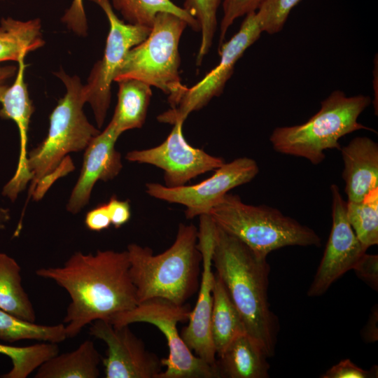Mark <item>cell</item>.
<instances>
[{"label":"cell","mask_w":378,"mask_h":378,"mask_svg":"<svg viewBox=\"0 0 378 378\" xmlns=\"http://www.w3.org/2000/svg\"><path fill=\"white\" fill-rule=\"evenodd\" d=\"M210 332L218 356L235 337L247 332L238 310L224 285L216 275Z\"/></svg>","instance_id":"22"},{"label":"cell","mask_w":378,"mask_h":378,"mask_svg":"<svg viewBox=\"0 0 378 378\" xmlns=\"http://www.w3.org/2000/svg\"><path fill=\"white\" fill-rule=\"evenodd\" d=\"M346 214L354 232L365 246L378 244V188L359 202L346 201Z\"/></svg>","instance_id":"28"},{"label":"cell","mask_w":378,"mask_h":378,"mask_svg":"<svg viewBox=\"0 0 378 378\" xmlns=\"http://www.w3.org/2000/svg\"><path fill=\"white\" fill-rule=\"evenodd\" d=\"M300 0H264L256 10L263 32L280 31L288 16Z\"/></svg>","instance_id":"30"},{"label":"cell","mask_w":378,"mask_h":378,"mask_svg":"<svg viewBox=\"0 0 378 378\" xmlns=\"http://www.w3.org/2000/svg\"><path fill=\"white\" fill-rule=\"evenodd\" d=\"M113 9L118 11L129 24L151 27L156 15L169 13L185 20L195 31H199L195 19L183 8L172 0H109Z\"/></svg>","instance_id":"25"},{"label":"cell","mask_w":378,"mask_h":378,"mask_svg":"<svg viewBox=\"0 0 378 378\" xmlns=\"http://www.w3.org/2000/svg\"><path fill=\"white\" fill-rule=\"evenodd\" d=\"M67 338L64 323L36 324L0 309V340L15 342L23 340L60 343Z\"/></svg>","instance_id":"26"},{"label":"cell","mask_w":378,"mask_h":378,"mask_svg":"<svg viewBox=\"0 0 378 378\" xmlns=\"http://www.w3.org/2000/svg\"><path fill=\"white\" fill-rule=\"evenodd\" d=\"M120 134L111 122L85 148L78 179L71 192L67 210L78 213L89 202L97 181L113 179L122 168L121 155L115 148Z\"/></svg>","instance_id":"17"},{"label":"cell","mask_w":378,"mask_h":378,"mask_svg":"<svg viewBox=\"0 0 378 378\" xmlns=\"http://www.w3.org/2000/svg\"><path fill=\"white\" fill-rule=\"evenodd\" d=\"M264 0H223V17L220 24L219 48L227 31L237 18L255 11Z\"/></svg>","instance_id":"31"},{"label":"cell","mask_w":378,"mask_h":378,"mask_svg":"<svg viewBox=\"0 0 378 378\" xmlns=\"http://www.w3.org/2000/svg\"><path fill=\"white\" fill-rule=\"evenodd\" d=\"M207 215L216 225L262 257L286 246L321 245V237L311 227L276 208L246 204L237 195L225 194Z\"/></svg>","instance_id":"5"},{"label":"cell","mask_w":378,"mask_h":378,"mask_svg":"<svg viewBox=\"0 0 378 378\" xmlns=\"http://www.w3.org/2000/svg\"><path fill=\"white\" fill-rule=\"evenodd\" d=\"M0 1H4V0H0Z\"/></svg>","instance_id":"40"},{"label":"cell","mask_w":378,"mask_h":378,"mask_svg":"<svg viewBox=\"0 0 378 378\" xmlns=\"http://www.w3.org/2000/svg\"><path fill=\"white\" fill-rule=\"evenodd\" d=\"M45 44L38 18L22 21L10 17L0 22V63L18 61Z\"/></svg>","instance_id":"23"},{"label":"cell","mask_w":378,"mask_h":378,"mask_svg":"<svg viewBox=\"0 0 378 378\" xmlns=\"http://www.w3.org/2000/svg\"><path fill=\"white\" fill-rule=\"evenodd\" d=\"M35 272L54 281L70 297L63 320L67 338L76 337L94 321H109L138 304L127 250H98L94 254L77 251L62 266Z\"/></svg>","instance_id":"1"},{"label":"cell","mask_w":378,"mask_h":378,"mask_svg":"<svg viewBox=\"0 0 378 378\" xmlns=\"http://www.w3.org/2000/svg\"><path fill=\"white\" fill-rule=\"evenodd\" d=\"M15 72H17V69L15 66H0V83L12 77Z\"/></svg>","instance_id":"39"},{"label":"cell","mask_w":378,"mask_h":378,"mask_svg":"<svg viewBox=\"0 0 378 378\" xmlns=\"http://www.w3.org/2000/svg\"><path fill=\"white\" fill-rule=\"evenodd\" d=\"M218 357L220 377H269V357L262 345L247 332L235 337Z\"/></svg>","instance_id":"19"},{"label":"cell","mask_w":378,"mask_h":378,"mask_svg":"<svg viewBox=\"0 0 378 378\" xmlns=\"http://www.w3.org/2000/svg\"><path fill=\"white\" fill-rule=\"evenodd\" d=\"M332 227L323 255L307 290L309 297L323 295L330 286L352 270L368 248L358 238L346 214V201L337 185L330 186Z\"/></svg>","instance_id":"13"},{"label":"cell","mask_w":378,"mask_h":378,"mask_svg":"<svg viewBox=\"0 0 378 378\" xmlns=\"http://www.w3.org/2000/svg\"><path fill=\"white\" fill-rule=\"evenodd\" d=\"M370 104L369 96L347 97L344 92L335 90L321 102L318 111L307 121L276 127L270 141L276 152L319 164L326 158V150H340L339 140L342 136L360 130L374 132L358 121Z\"/></svg>","instance_id":"4"},{"label":"cell","mask_w":378,"mask_h":378,"mask_svg":"<svg viewBox=\"0 0 378 378\" xmlns=\"http://www.w3.org/2000/svg\"><path fill=\"white\" fill-rule=\"evenodd\" d=\"M215 224L209 215L200 216L197 246L202 255V271L196 304L191 309L188 324L180 335L188 347L210 365L218 368L210 323L213 307L212 253Z\"/></svg>","instance_id":"14"},{"label":"cell","mask_w":378,"mask_h":378,"mask_svg":"<svg viewBox=\"0 0 378 378\" xmlns=\"http://www.w3.org/2000/svg\"><path fill=\"white\" fill-rule=\"evenodd\" d=\"M85 223L92 231L99 232L107 229L111 223L106 204L90 210L85 216Z\"/></svg>","instance_id":"37"},{"label":"cell","mask_w":378,"mask_h":378,"mask_svg":"<svg viewBox=\"0 0 378 378\" xmlns=\"http://www.w3.org/2000/svg\"><path fill=\"white\" fill-rule=\"evenodd\" d=\"M259 172L256 161L247 157L225 162L203 181L190 186L167 187L148 183L146 191L151 197L186 206L187 219L207 215L211 209L228 192L252 181Z\"/></svg>","instance_id":"11"},{"label":"cell","mask_w":378,"mask_h":378,"mask_svg":"<svg viewBox=\"0 0 378 378\" xmlns=\"http://www.w3.org/2000/svg\"><path fill=\"white\" fill-rule=\"evenodd\" d=\"M117 83L118 102L110 122L120 135L127 130L143 126L152 90L150 85L138 79L125 78Z\"/></svg>","instance_id":"21"},{"label":"cell","mask_w":378,"mask_h":378,"mask_svg":"<svg viewBox=\"0 0 378 378\" xmlns=\"http://www.w3.org/2000/svg\"><path fill=\"white\" fill-rule=\"evenodd\" d=\"M361 280L373 290H378V255L365 253L353 269Z\"/></svg>","instance_id":"34"},{"label":"cell","mask_w":378,"mask_h":378,"mask_svg":"<svg viewBox=\"0 0 378 378\" xmlns=\"http://www.w3.org/2000/svg\"><path fill=\"white\" fill-rule=\"evenodd\" d=\"M25 57L18 61V69L11 85L0 83V117L10 119L16 124L20 142V150L16 171L3 189V195L15 201L32 177L28 169L27 133L34 108L24 81L27 64Z\"/></svg>","instance_id":"16"},{"label":"cell","mask_w":378,"mask_h":378,"mask_svg":"<svg viewBox=\"0 0 378 378\" xmlns=\"http://www.w3.org/2000/svg\"><path fill=\"white\" fill-rule=\"evenodd\" d=\"M74 169V164L69 156L62 161L60 164L52 172L42 178L36 184L32 193L35 200L43 197L48 188L58 178L62 176Z\"/></svg>","instance_id":"35"},{"label":"cell","mask_w":378,"mask_h":378,"mask_svg":"<svg viewBox=\"0 0 378 378\" xmlns=\"http://www.w3.org/2000/svg\"><path fill=\"white\" fill-rule=\"evenodd\" d=\"M190 307L154 298L139 303L134 308L113 316L109 322L115 327L134 323H148L157 327L167 341L169 356L161 358L166 369L157 378H220L218 368L197 356L178 333L177 324L188 320Z\"/></svg>","instance_id":"8"},{"label":"cell","mask_w":378,"mask_h":378,"mask_svg":"<svg viewBox=\"0 0 378 378\" xmlns=\"http://www.w3.org/2000/svg\"><path fill=\"white\" fill-rule=\"evenodd\" d=\"M104 12L108 23L104 55L93 66L83 85L86 102L90 104L98 127H102L111 103V85L128 51L142 42L151 27L125 22L115 13L109 0H90Z\"/></svg>","instance_id":"9"},{"label":"cell","mask_w":378,"mask_h":378,"mask_svg":"<svg viewBox=\"0 0 378 378\" xmlns=\"http://www.w3.org/2000/svg\"><path fill=\"white\" fill-rule=\"evenodd\" d=\"M362 337L365 342H374L378 340V309L376 305L371 312L369 319L362 330Z\"/></svg>","instance_id":"38"},{"label":"cell","mask_w":378,"mask_h":378,"mask_svg":"<svg viewBox=\"0 0 378 378\" xmlns=\"http://www.w3.org/2000/svg\"><path fill=\"white\" fill-rule=\"evenodd\" d=\"M89 332L107 346L102 359L106 378H157L162 372L161 359L146 349L129 326L115 327L108 321L97 320Z\"/></svg>","instance_id":"15"},{"label":"cell","mask_w":378,"mask_h":378,"mask_svg":"<svg viewBox=\"0 0 378 378\" xmlns=\"http://www.w3.org/2000/svg\"><path fill=\"white\" fill-rule=\"evenodd\" d=\"M370 370H363L349 359L341 360L321 376L322 378H369L377 375V366Z\"/></svg>","instance_id":"33"},{"label":"cell","mask_w":378,"mask_h":378,"mask_svg":"<svg viewBox=\"0 0 378 378\" xmlns=\"http://www.w3.org/2000/svg\"><path fill=\"white\" fill-rule=\"evenodd\" d=\"M0 309L35 322L36 313L22 285L21 267L8 255L0 252Z\"/></svg>","instance_id":"24"},{"label":"cell","mask_w":378,"mask_h":378,"mask_svg":"<svg viewBox=\"0 0 378 378\" xmlns=\"http://www.w3.org/2000/svg\"><path fill=\"white\" fill-rule=\"evenodd\" d=\"M106 205L111 223L115 228L120 227L129 221L131 211L128 201H121L113 196Z\"/></svg>","instance_id":"36"},{"label":"cell","mask_w":378,"mask_h":378,"mask_svg":"<svg viewBox=\"0 0 378 378\" xmlns=\"http://www.w3.org/2000/svg\"><path fill=\"white\" fill-rule=\"evenodd\" d=\"M221 0H184L183 8L197 21L201 33V41L196 57L200 65L209 52L217 27V13Z\"/></svg>","instance_id":"29"},{"label":"cell","mask_w":378,"mask_h":378,"mask_svg":"<svg viewBox=\"0 0 378 378\" xmlns=\"http://www.w3.org/2000/svg\"><path fill=\"white\" fill-rule=\"evenodd\" d=\"M101 356L94 342L83 341L74 351L59 353L37 369L35 378H97L100 372Z\"/></svg>","instance_id":"20"},{"label":"cell","mask_w":378,"mask_h":378,"mask_svg":"<svg viewBox=\"0 0 378 378\" xmlns=\"http://www.w3.org/2000/svg\"><path fill=\"white\" fill-rule=\"evenodd\" d=\"M66 27L78 36L88 35V21L83 0H73L61 18Z\"/></svg>","instance_id":"32"},{"label":"cell","mask_w":378,"mask_h":378,"mask_svg":"<svg viewBox=\"0 0 378 378\" xmlns=\"http://www.w3.org/2000/svg\"><path fill=\"white\" fill-rule=\"evenodd\" d=\"M54 74L64 83L66 92L50 115L47 136L28 154V169L32 177L29 195L38 182L55 170L68 153L85 150L100 132L83 112L86 99L79 77L69 76L62 69Z\"/></svg>","instance_id":"7"},{"label":"cell","mask_w":378,"mask_h":378,"mask_svg":"<svg viewBox=\"0 0 378 378\" xmlns=\"http://www.w3.org/2000/svg\"><path fill=\"white\" fill-rule=\"evenodd\" d=\"M212 265L247 333L262 345L268 357L272 356L279 323L268 301L270 267L267 258L215 224Z\"/></svg>","instance_id":"2"},{"label":"cell","mask_w":378,"mask_h":378,"mask_svg":"<svg viewBox=\"0 0 378 378\" xmlns=\"http://www.w3.org/2000/svg\"><path fill=\"white\" fill-rule=\"evenodd\" d=\"M183 122L173 125L167 138L159 146L127 153L130 162L149 164L164 171L165 186L174 188L186 185L191 179L215 170L225 162L190 146L183 134Z\"/></svg>","instance_id":"12"},{"label":"cell","mask_w":378,"mask_h":378,"mask_svg":"<svg viewBox=\"0 0 378 378\" xmlns=\"http://www.w3.org/2000/svg\"><path fill=\"white\" fill-rule=\"evenodd\" d=\"M262 32L256 10L246 15L238 31L219 48L220 59L218 65L195 85L187 88L178 105L159 115L158 121L171 125L184 122L190 113L201 109L212 98L219 96L237 62Z\"/></svg>","instance_id":"10"},{"label":"cell","mask_w":378,"mask_h":378,"mask_svg":"<svg viewBox=\"0 0 378 378\" xmlns=\"http://www.w3.org/2000/svg\"><path fill=\"white\" fill-rule=\"evenodd\" d=\"M187 22L169 13L156 15L148 36L127 53L114 81L140 80L166 94L175 108L187 87L181 83L179 43Z\"/></svg>","instance_id":"6"},{"label":"cell","mask_w":378,"mask_h":378,"mask_svg":"<svg viewBox=\"0 0 378 378\" xmlns=\"http://www.w3.org/2000/svg\"><path fill=\"white\" fill-rule=\"evenodd\" d=\"M340 151L346 201L359 202L378 188V144L368 136H356Z\"/></svg>","instance_id":"18"},{"label":"cell","mask_w":378,"mask_h":378,"mask_svg":"<svg viewBox=\"0 0 378 378\" xmlns=\"http://www.w3.org/2000/svg\"><path fill=\"white\" fill-rule=\"evenodd\" d=\"M198 229L181 223L173 244L154 255L136 244L127 246L130 274L138 304L154 298L183 304L200 286L202 255L197 246Z\"/></svg>","instance_id":"3"},{"label":"cell","mask_w":378,"mask_h":378,"mask_svg":"<svg viewBox=\"0 0 378 378\" xmlns=\"http://www.w3.org/2000/svg\"><path fill=\"white\" fill-rule=\"evenodd\" d=\"M59 348L56 343L44 342L26 346H15L0 343V354L8 356L12 368L1 375L3 378H27L45 361L57 355Z\"/></svg>","instance_id":"27"}]
</instances>
